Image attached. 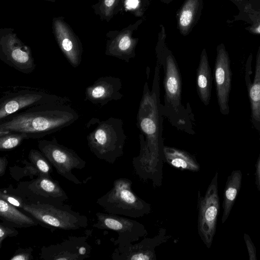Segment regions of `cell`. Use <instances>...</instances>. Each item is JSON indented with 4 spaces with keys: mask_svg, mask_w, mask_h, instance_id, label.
<instances>
[{
    "mask_svg": "<svg viewBox=\"0 0 260 260\" xmlns=\"http://www.w3.org/2000/svg\"><path fill=\"white\" fill-rule=\"evenodd\" d=\"M156 61L152 90L146 81L137 115V126L140 131V150L133 158L135 173L142 180L150 181L154 187L161 186L165 162L163 117L160 109V69Z\"/></svg>",
    "mask_w": 260,
    "mask_h": 260,
    "instance_id": "6da1fadb",
    "label": "cell"
},
{
    "mask_svg": "<svg viewBox=\"0 0 260 260\" xmlns=\"http://www.w3.org/2000/svg\"><path fill=\"white\" fill-rule=\"evenodd\" d=\"M78 118V112L69 104L38 105L0 121V133H23L28 139H40L71 125Z\"/></svg>",
    "mask_w": 260,
    "mask_h": 260,
    "instance_id": "7a4b0ae2",
    "label": "cell"
},
{
    "mask_svg": "<svg viewBox=\"0 0 260 260\" xmlns=\"http://www.w3.org/2000/svg\"><path fill=\"white\" fill-rule=\"evenodd\" d=\"M156 52V61L164 71V104L160 103L161 113L177 129L193 135L194 115L188 103L186 107L182 103V78L177 62L171 51L164 45L157 46Z\"/></svg>",
    "mask_w": 260,
    "mask_h": 260,
    "instance_id": "3957f363",
    "label": "cell"
},
{
    "mask_svg": "<svg viewBox=\"0 0 260 260\" xmlns=\"http://www.w3.org/2000/svg\"><path fill=\"white\" fill-rule=\"evenodd\" d=\"M89 122L94 125L86 136L90 150L98 158L114 164L124 153L126 136L122 120L111 117L101 121L92 118Z\"/></svg>",
    "mask_w": 260,
    "mask_h": 260,
    "instance_id": "277c9868",
    "label": "cell"
},
{
    "mask_svg": "<svg viewBox=\"0 0 260 260\" xmlns=\"http://www.w3.org/2000/svg\"><path fill=\"white\" fill-rule=\"evenodd\" d=\"M97 203L109 214L139 218L149 214L151 205L136 194L132 182L128 178H118L112 188L98 199Z\"/></svg>",
    "mask_w": 260,
    "mask_h": 260,
    "instance_id": "5b68a950",
    "label": "cell"
},
{
    "mask_svg": "<svg viewBox=\"0 0 260 260\" xmlns=\"http://www.w3.org/2000/svg\"><path fill=\"white\" fill-rule=\"evenodd\" d=\"M64 97L52 94L44 89L16 86L3 92L0 98V121L23 110L47 104H68Z\"/></svg>",
    "mask_w": 260,
    "mask_h": 260,
    "instance_id": "8992f818",
    "label": "cell"
},
{
    "mask_svg": "<svg viewBox=\"0 0 260 260\" xmlns=\"http://www.w3.org/2000/svg\"><path fill=\"white\" fill-rule=\"evenodd\" d=\"M66 209L61 205L27 201L22 208L39 223L49 228L73 230L87 226L85 216Z\"/></svg>",
    "mask_w": 260,
    "mask_h": 260,
    "instance_id": "52a82bcc",
    "label": "cell"
},
{
    "mask_svg": "<svg viewBox=\"0 0 260 260\" xmlns=\"http://www.w3.org/2000/svg\"><path fill=\"white\" fill-rule=\"evenodd\" d=\"M218 173L212 178L204 196L198 194V232L204 244L210 248L216 232L217 216L220 209L218 193Z\"/></svg>",
    "mask_w": 260,
    "mask_h": 260,
    "instance_id": "ba28073f",
    "label": "cell"
},
{
    "mask_svg": "<svg viewBox=\"0 0 260 260\" xmlns=\"http://www.w3.org/2000/svg\"><path fill=\"white\" fill-rule=\"evenodd\" d=\"M0 59L25 74L32 73L36 67L30 48L10 27L0 29Z\"/></svg>",
    "mask_w": 260,
    "mask_h": 260,
    "instance_id": "9c48e42d",
    "label": "cell"
},
{
    "mask_svg": "<svg viewBox=\"0 0 260 260\" xmlns=\"http://www.w3.org/2000/svg\"><path fill=\"white\" fill-rule=\"evenodd\" d=\"M38 147L60 175L76 184L82 183L72 171L85 168L86 161L74 150L59 144L55 138L39 141Z\"/></svg>",
    "mask_w": 260,
    "mask_h": 260,
    "instance_id": "30bf717a",
    "label": "cell"
},
{
    "mask_svg": "<svg viewBox=\"0 0 260 260\" xmlns=\"http://www.w3.org/2000/svg\"><path fill=\"white\" fill-rule=\"evenodd\" d=\"M96 222L93 226L100 229L114 231L118 233L115 244L118 248L138 241L140 238L146 236L148 232L140 222L118 215L97 213Z\"/></svg>",
    "mask_w": 260,
    "mask_h": 260,
    "instance_id": "8fae6325",
    "label": "cell"
},
{
    "mask_svg": "<svg viewBox=\"0 0 260 260\" xmlns=\"http://www.w3.org/2000/svg\"><path fill=\"white\" fill-rule=\"evenodd\" d=\"M17 192L24 194L21 197L26 201L40 202L62 205L68 199L65 191L58 183L52 178L38 176V178L27 182H22L18 186Z\"/></svg>",
    "mask_w": 260,
    "mask_h": 260,
    "instance_id": "7c38bea8",
    "label": "cell"
},
{
    "mask_svg": "<svg viewBox=\"0 0 260 260\" xmlns=\"http://www.w3.org/2000/svg\"><path fill=\"white\" fill-rule=\"evenodd\" d=\"M52 29L55 41L68 62L73 68L78 67L83 52L78 36L62 16L52 18Z\"/></svg>",
    "mask_w": 260,
    "mask_h": 260,
    "instance_id": "4fadbf2b",
    "label": "cell"
},
{
    "mask_svg": "<svg viewBox=\"0 0 260 260\" xmlns=\"http://www.w3.org/2000/svg\"><path fill=\"white\" fill-rule=\"evenodd\" d=\"M214 68V79L217 102L220 113L230 112L229 96L232 88V73L228 51L223 44L218 45Z\"/></svg>",
    "mask_w": 260,
    "mask_h": 260,
    "instance_id": "5bb4252c",
    "label": "cell"
},
{
    "mask_svg": "<svg viewBox=\"0 0 260 260\" xmlns=\"http://www.w3.org/2000/svg\"><path fill=\"white\" fill-rule=\"evenodd\" d=\"M171 236L167 235L166 229H159L152 238H145L136 244L131 243L121 248H117L112 255L114 260H155V248L166 242Z\"/></svg>",
    "mask_w": 260,
    "mask_h": 260,
    "instance_id": "9a60e30c",
    "label": "cell"
},
{
    "mask_svg": "<svg viewBox=\"0 0 260 260\" xmlns=\"http://www.w3.org/2000/svg\"><path fill=\"white\" fill-rule=\"evenodd\" d=\"M121 88L120 78L111 76L101 77L86 88L85 101L102 107L111 101L120 100L123 96Z\"/></svg>",
    "mask_w": 260,
    "mask_h": 260,
    "instance_id": "2e32d148",
    "label": "cell"
},
{
    "mask_svg": "<svg viewBox=\"0 0 260 260\" xmlns=\"http://www.w3.org/2000/svg\"><path fill=\"white\" fill-rule=\"evenodd\" d=\"M137 23L119 31H109L106 35L108 39L106 43L105 54L116 57L127 63L135 58L138 39L134 38L133 34L137 27Z\"/></svg>",
    "mask_w": 260,
    "mask_h": 260,
    "instance_id": "e0dca14e",
    "label": "cell"
},
{
    "mask_svg": "<svg viewBox=\"0 0 260 260\" xmlns=\"http://www.w3.org/2000/svg\"><path fill=\"white\" fill-rule=\"evenodd\" d=\"M212 80L207 52L204 48L197 69L196 85L198 96L205 106L209 105L211 100Z\"/></svg>",
    "mask_w": 260,
    "mask_h": 260,
    "instance_id": "ac0fdd59",
    "label": "cell"
},
{
    "mask_svg": "<svg viewBox=\"0 0 260 260\" xmlns=\"http://www.w3.org/2000/svg\"><path fill=\"white\" fill-rule=\"evenodd\" d=\"M0 217L4 223L18 228H29L39 223L33 217L27 216L16 207L1 198Z\"/></svg>",
    "mask_w": 260,
    "mask_h": 260,
    "instance_id": "d6986e66",
    "label": "cell"
},
{
    "mask_svg": "<svg viewBox=\"0 0 260 260\" xmlns=\"http://www.w3.org/2000/svg\"><path fill=\"white\" fill-rule=\"evenodd\" d=\"M164 153L165 161L173 167L192 172L200 170L194 156L185 150L165 145Z\"/></svg>",
    "mask_w": 260,
    "mask_h": 260,
    "instance_id": "ffe728a7",
    "label": "cell"
},
{
    "mask_svg": "<svg viewBox=\"0 0 260 260\" xmlns=\"http://www.w3.org/2000/svg\"><path fill=\"white\" fill-rule=\"evenodd\" d=\"M247 88L251 106V121L255 128L260 131V45L256 55L254 80Z\"/></svg>",
    "mask_w": 260,
    "mask_h": 260,
    "instance_id": "44dd1931",
    "label": "cell"
},
{
    "mask_svg": "<svg viewBox=\"0 0 260 260\" xmlns=\"http://www.w3.org/2000/svg\"><path fill=\"white\" fill-rule=\"evenodd\" d=\"M242 176L240 170H234L227 178L222 204L223 211L221 218L222 223L228 219L234 204L241 187Z\"/></svg>",
    "mask_w": 260,
    "mask_h": 260,
    "instance_id": "7402d4cb",
    "label": "cell"
},
{
    "mask_svg": "<svg viewBox=\"0 0 260 260\" xmlns=\"http://www.w3.org/2000/svg\"><path fill=\"white\" fill-rule=\"evenodd\" d=\"M202 0H186L179 12L178 27L180 32L186 35L196 21L201 6Z\"/></svg>",
    "mask_w": 260,
    "mask_h": 260,
    "instance_id": "603a6c76",
    "label": "cell"
},
{
    "mask_svg": "<svg viewBox=\"0 0 260 260\" xmlns=\"http://www.w3.org/2000/svg\"><path fill=\"white\" fill-rule=\"evenodd\" d=\"M120 0H100L92 6L94 13L102 20L109 21L116 12Z\"/></svg>",
    "mask_w": 260,
    "mask_h": 260,
    "instance_id": "cb8c5ba5",
    "label": "cell"
},
{
    "mask_svg": "<svg viewBox=\"0 0 260 260\" xmlns=\"http://www.w3.org/2000/svg\"><path fill=\"white\" fill-rule=\"evenodd\" d=\"M28 159L39 171L40 176L51 178V164L40 150L31 149L28 153Z\"/></svg>",
    "mask_w": 260,
    "mask_h": 260,
    "instance_id": "d4e9b609",
    "label": "cell"
},
{
    "mask_svg": "<svg viewBox=\"0 0 260 260\" xmlns=\"http://www.w3.org/2000/svg\"><path fill=\"white\" fill-rule=\"evenodd\" d=\"M27 139H28L27 136L23 133L10 132L0 133V150L14 149Z\"/></svg>",
    "mask_w": 260,
    "mask_h": 260,
    "instance_id": "484cf974",
    "label": "cell"
},
{
    "mask_svg": "<svg viewBox=\"0 0 260 260\" xmlns=\"http://www.w3.org/2000/svg\"><path fill=\"white\" fill-rule=\"evenodd\" d=\"M0 198L4 200L8 203L13 205L17 208H21L23 207L26 202L24 198L17 195L14 192H8V191H0Z\"/></svg>",
    "mask_w": 260,
    "mask_h": 260,
    "instance_id": "4316f807",
    "label": "cell"
},
{
    "mask_svg": "<svg viewBox=\"0 0 260 260\" xmlns=\"http://www.w3.org/2000/svg\"><path fill=\"white\" fill-rule=\"evenodd\" d=\"M18 234V232L14 227L1 222L0 223V247L2 246L3 241L7 237L17 236Z\"/></svg>",
    "mask_w": 260,
    "mask_h": 260,
    "instance_id": "83f0119b",
    "label": "cell"
},
{
    "mask_svg": "<svg viewBox=\"0 0 260 260\" xmlns=\"http://www.w3.org/2000/svg\"><path fill=\"white\" fill-rule=\"evenodd\" d=\"M32 249L28 248H19L18 249L10 260H29L32 259Z\"/></svg>",
    "mask_w": 260,
    "mask_h": 260,
    "instance_id": "f1b7e54d",
    "label": "cell"
},
{
    "mask_svg": "<svg viewBox=\"0 0 260 260\" xmlns=\"http://www.w3.org/2000/svg\"><path fill=\"white\" fill-rule=\"evenodd\" d=\"M244 239L247 246L250 260L256 259V249L249 236L245 234Z\"/></svg>",
    "mask_w": 260,
    "mask_h": 260,
    "instance_id": "f546056e",
    "label": "cell"
},
{
    "mask_svg": "<svg viewBox=\"0 0 260 260\" xmlns=\"http://www.w3.org/2000/svg\"><path fill=\"white\" fill-rule=\"evenodd\" d=\"M144 2V0H126L125 4L128 8H133L136 10L140 9L141 5Z\"/></svg>",
    "mask_w": 260,
    "mask_h": 260,
    "instance_id": "4dcf8cb0",
    "label": "cell"
},
{
    "mask_svg": "<svg viewBox=\"0 0 260 260\" xmlns=\"http://www.w3.org/2000/svg\"><path fill=\"white\" fill-rule=\"evenodd\" d=\"M8 164L7 158L5 156L0 157V176H3L6 172V168Z\"/></svg>",
    "mask_w": 260,
    "mask_h": 260,
    "instance_id": "1f68e13d",
    "label": "cell"
},
{
    "mask_svg": "<svg viewBox=\"0 0 260 260\" xmlns=\"http://www.w3.org/2000/svg\"><path fill=\"white\" fill-rule=\"evenodd\" d=\"M255 183L257 187L260 191V155L258 158L256 165Z\"/></svg>",
    "mask_w": 260,
    "mask_h": 260,
    "instance_id": "d6a6232c",
    "label": "cell"
},
{
    "mask_svg": "<svg viewBox=\"0 0 260 260\" xmlns=\"http://www.w3.org/2000/svg\"><path fill=\"white\" fill-rule=\"evenodd\" d=\"M248 30L251 33L260 35V20L249 27Z\"/></svg>",
    "mask_w": 260,
    "mask_h": 260,
    "instance_id": "836d02e7",
    "label": "cell"
},
{
    "mask_svg": "<svg viewBox=\"0 0 260 260\" xmlns=\"http://www.w3.org/2000/svg\"><path fill=\"white\" fill-rule=\"evenodd\" d=\"M237 5H243V4L247 2L246 0H231Z\"/></svg>",
    "mask_w": 260,
    "mask_h": 260,
    "instance_id": "e575fe53",
    "label": "cell"
},
{
    "mask_svg": "<svg viewBox=\"0 0 260 260\" xmlns=\"http://www.w3.org/2000/svg\"><path fill=\"white\" fill-rule=\"evenodd\" d=\"M43 1H45L46 2H51V3H54L56 1V0H43Z\"/></svg>",
    "mask_w": 260,
    "mask_h": 260,
    "instance_id": "d590c367",
    "label": "cell"
},
{
    "mask_svg": "<svg viewBox=\"0 0 260 260\" xmlns=\"http://www.w3.org/2000/svg\"><path fill=\"white\" fill-rule=\"evenodd\" d=\"M100 1V0H98V1Z\"/></svg>",
    "mask_w": 260,
    "mask_h": 260,
    "instance_id": "8d00e7d4",
    "label": "cell"
}]
</instances>
